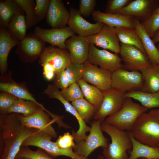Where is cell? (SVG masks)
I'll return each mask as SVG.
<instances>
[{
	"mask_svg": "<svg viewBox=\"0 0 159 159\" xmlns=\"http://www.w3.org/2000/svg\"><path fill=\"white\" fill-rule=\"evenodd\" d=\"M0 144L4 150L1 159H15L23 141L38 130L24 126L18 113L0 116Z\"/></svg>",
	"mask_w": 159,
	"mask_h": 159,
	"instance_id": "1",
	"label": "cell"
},
{
	"mask_svg": "<svg viewBox=\"0 0 159 159\" xmlns=\"http://www.w3.org/2000/svg\"><path fill=\"white\" fill-rule=\"evenodd\" d=\"M103 131L110 137L111 142L103 148L105 159H128L127 151L132 148L130 131L120 130L104 121L101 123Z\"/></svg>",
	"mask_w": 159,
	"mask_h": 159,
	"instance_id": "2",
	"label": "cell"
},
{
	"mask_svg": "<svg viewBox=\"0 0 159 159\" xmlns=\"http://www.w3.org/2000/svg\"><path fill=\"white\" fill-rule=\"evenodd\" d=\"M130 132L140 143L159 146V121L148 112L144 113L139 117Z\"/></svg>",
	"mask_w": 159,
	"mask_h": 159,
	"instance_id": "3",
	"label": "cell"
},
{
	"mask_svg": "<svg viewBox=\"0 0 159 159\" xmlns=\"http://www.w3.org/2000/svg\"><path fill=\"white\" fill-rule=\"evenodd\" d=\"M148 110L134 102L132 98L125 97L120 110L115 114L106 117L105 121L120 130L130 131L139 117Z\"/></svg>",
	"mask_w": 159,
	"mask_h": 159,
	"instance_id": "4",
	"label": "cell"
},
{
	"mask_svg": "<svg viewBox=\"0 0 159 159\" xmlns=\"http://www.w3.org/2000/svg\"><path fill=\"white\" fill-rule=\"evenodd\" d=\"M102 122L94 120L91 123L89 134L83 140L75 143L73 150L79 155L87 158L95 149L99 147L103 148L107 147L108 139L102 133Z\"/></svg>",
	"mask_w": 159,
	"mask_h": 159,
	"instance_id": "5",
	"label": "cell"
},
{
	"mask_svg": "<svg viewBox=\"0 0 159 159\" xmlns=\"http://www.w3.org/2000/svg\"><path fill=\"white\" fill-rule=\"evenodd\" d=\"M52 138L51 137L38 130L26 138L23 142L21 146L37 147L54 157L62 155L69 157L72 159H88L77 154L73 150L63 149L60 148L55 142L51 140Z\"/></svg>",
	"mask_w": 159,
	"mask_h": 159,
	"instance_id": "6",
	"label": "cell"
},
{
	"mask_svg": "<svg viewBox=\"0 0 159 159\" xmlns=\"http://www.w3.org/2000/svg\"><path fill=\"white\" fill-rule=\"evenodd\" d=\"M142 86V75L140 71L121 68L112 73V88L125 93L129 91L141 90Z\"/></svg>",
	"mask_w": 159,
	"mask_h": 159,
	"instance_id": "7",
	"label": "cell"
},
{
	"mask_svg": "<svg viewBox=\"0 0 159 159\" xmlns=\"http://www.w3.org/2000/svg\"><path fill=\"white\" fill-rule=\"evenodd\" d=\"M87 61L112 73L117 69L124 68L122 59L118 54L105 49H99L92 44L89 45Z\"/></svg>",
	"mask_w": 159,
	"mask_h": 159,
	"instance_id": "8",
	"label": "cell"
},
{
	"mask_svg": "<svg viewBox=\"0 0 159 159\" xmlns=\"http://www.w3.org/2000/svg\"><path fill=\"white\" fill-rule=\"evenodd\" d=\"M102 92L104 97L102 103L93 118L94 120L102 122L106 117L115 114L120 110L125 98V93L112 88Z\"/></svg>",
	"mask_w": 159,
	"mask_h": 159,
	"instance_id": "9",
	"label": "cell"
},
{
	"mask_svg": "<svg viewBox=\"0 0 159 159\" xmlns=\"http://www.w3.org/2000/svg\"><path fill=\"white\" fill-rule=\"evenodd\" d=\"M120 44L119 54L124 69L140 72L152 65L146 54L136 47L120 43Z\"/></svg>",
	"mask_w": 159,
	"mask_h": 159,
	"instance_id": "10",
	"label": "cell"
},
{
	"mask_svg": "<svg viewBox=\"0 0 159 159\" xmlns=\"http://www.w3.org/2000/svg\"><path fill=\"white\" fill-rule=\"evenodd\" d=\"M19 120L22 124L26 127L39 130L52 138L57 137V134L52 124L55 121L50 118V116L39 107L32 115L27 117L18 113Z\"/></svg>",
	"mask_w": 159,
	"mask_h": 159,
	"instance_id": "11",
	"label": "cell"
},
{
	"mask_svg": "<svg viewBox=\"0 0 159 159\" xmlns=\"http://www.w3.org/2000/svg\"><path fill=\"white\" fill-rule=\"evenodd\" d=\"M90 44H93L114 53L119 54L120 45L115 28L104 24L97 34L86 37Z\"/></svg>",
	"mask_w": 159,
	"mask_h": 159,
	"instance_id": "12",
	"label": "cell"
},
{
	"mask_svg": "<svg viewBox=\"0 0 159 159\" xmlns=\"http://www.w3.org/2000/svg\"><path fill=\"white\" fill-rule=\"evenodd\" d=\"M82 79L102 91L111 88L112 72L102 69L87 61L83 64Z\"/></svg>",
	"mask_w": 159,
	"mask_h": 159,
	"instance_id": "13",
	"label": "cell"
},
{
	"mask_svg": "<svg viewBox=\"0 0 159 159\" xmlns=\"http://www.w3.org/2000/svg\"><path fill=\"white\" fill-rule=\"evenodd\" d=\"M45 42L34 33L26 34L17 46L16 52L25 58L26 61L32 62L40 57L44 51Z\"/></svg>",
	"mask_w": 159,
	"mask_h": 159,
	"instance_id": "14",
	"label": "cell"
},
{
	"mask_svg": "<svg viewBox=\"0 0 159 159\" xmlns=\"http://www.w3.org/2000/svg\"><path fill=\"white\" fill-rule=\"evenodd\" d=\"M69 52L57 47L50 46L46 47L40 57L39 63H47L52 66L56 74L65 69L71 62Z\"/></svg>",
	"mask_w": 159,
	"mask_h": 159,
	"instance_id": "15",
	"label": "cell"
},
{
	"mask_svg": "<svg viewBox=\"0 0 159 159\" xmlns=\"http://www.w3.org/2000/svg\"><path fill=\"white\" fill-rule=\"evenodd\" d=\"M69 12L67 24L79 36L86 37L95 35L100 31L104 24L100 22L92 24L87 21L82 17L78 9L74 7L70 8Z\"/></svg>",
	"mask_w": 159,
	"mask_h": 159,
	"instance_id": "16",
	"label": "cell"
},
{
	"mask_svg": "<svg viewBox=\"0 0 159 159\" xmlns=\"http://www.w3.org/2000/svg\"><path fill=\"white\" fill-rule=\"evenodd\" d=\"M34 33L45 42L63 49H67L66 41L75 35V33L69 26L62 29H48L37 26L34 29Z\"/></svg>",
	"mask_w": 159,
	"mask_h": 159,
	"instance_id": "17",
	"label": "cell"
},
{
	"mask_svg": "<svg viewBox=\"0 0 159 159\" xmlns=\"http://www.w3.org/2000/svg\"><path fill=\"white\" fill-rule=\"evenodd\" d=\"M159 0H132L118 14L132 16L142 21L152 14L159 6Z\"/></svg>",
	"mask_w": 159,
	"mask_h": 159,
	"instance_id": "18",
	"label": "cell"
},
{
	"mask_svg": "<svg viewBox=\"0 0 159 159\" xmlns=\"http://www.w3.org/2000/svg\"><path fill=\"white\" fill-rule=\"evenodd\" d=\"M70 16L69 12L61 0H51L46 16V22L53 28L66 27Z\"/></svg>",
	"mask_w": 159,
	"mask_h": 159,
	"instance_id": "19",
	"label": "cell"
},
{
	"mask_svg": "<svg viewBox=\"0 0 159 159\" xmlns=\"http://www.w3.org/2000/svg\"><path fill=\"white\" fill-rule=\"evenodd\" d=\"M71 61L83 64L87 60L90 44L86 37L75 35L65 41Z\"/></svg>",
	"mask_w": 159,
	"mask_h": 159,
	"instance_id": "20",
	"label": "cell"
},
{
	"mask_svg": "<svg viewBox=\"0 0 159 159\" xmlns=\"http://www.w3.org/2000/svg\"><path fill=\"white\" fill-rule=\"evenodd\" d=\"M92 15L96 22H102L115 28H135L132 16L119 14H107L99 10H95Z\"/></svg>",
	"mask_w": 159,
	"mask_h": 159,
	"instance_id": "21",
	"label": "cell"
},
{
	"mask_svg": "<svg viewBox=\"0 0 159 159\" xmlns=\"http://www.w3.org/2000/svg\"><path fill=\"white\" fill-rule=\"evenodd\" d=\"M135 28L141 40L145 53L151 64L159 65V51L152 39L149 36L142 26L140 21L133 17Z\"/></svg>",
	"mask_w": 159,
	"mask_h": 159,
	"instance_id": "22",
	"label": "cell"
},
{
	"mask_svg": "<svg viewBox=\"0 0 159 159\" xmlns=\"http://www.w3.org/2000/svg\"><path fill=\"white\" fill-rule=\"evenodd\" d=\"M9 35L18 41L23 40L26 36L27 29L26 15L22 9L13 16L6 28Z\"/></svg>",
	"mask_w": 159,
	"mask_h": 159,
	"instance_id": "23",
	"label": "cell"
},
{
	"mask_svg": "<svg viewBox=\"0 0 159 159\" xmlns=\"http://www.w3.org/2000/svg\"><path fill=\"white\" fill-rule=\"evenodd\" d=\"M19 42L11 37L6 28L0 27V70L2 75L5 73L7 70L9 52Z\"/></svg>",
	"mask_w": 159,
	"mask_h": 159,
	"instance_id": "24",
	"label": "cell"
},
{
	"mask_svg": "<svg viewBox=\"0 0 159 159\" xmlns=\"http://www.w3.org/2000/svg\"><path fill=\"white\" fill-rule=\"evenodd\" d=\"M0 90L2 92L11 94L19 98L33 101L40 105L46 112L48 110L42 104L37 101L25 87L11 79L9 80L1 81Z\"/></svg>",
	"mask_w": 159,
	"mask_h": 159,
	"instance_id": "25",
	"label": "cell"
},
{
	"mask_svg": "<svg viewBox=\"0 0 159 159\" xmlns=\"http://www.w3.org/2000/svg\"><path fill=\"white\" fill-rule=\"evenodd\" d=\"M142 77L141 91L148 93L159 91V65H151L140 71Z\"/></svg>",
	"mask_w": 159,
	"mask_h": 159,
	"instance_id": "26",
	"label": "cell"
},
{
	"mask_svg": "<svg viewBox=\"0 0 159 159\" xmlns=\"http://www.w3.org/2000/svg\"><path fill=\"white\" fill-rule=\"evenodd\" d=\"M131 138L132 147L128 159H138L139 158L159 159V146L153 147L140 143L131 135Z\"/></svg>",
	"mask_w": 159,
	"mask_h": 159,
	"instance_id": "27",
	"label": "cell"
},
{
	"mask_svg": "<svg viewBox=\"0 0 159 159\" xmlns=\"http://www.w3.org/2000/svg\"><path fill=\"white\" fill-rule=\"evenodd\" d=\"M115 29L120 43L135 46L145 54L141 39L135 28L117 27Z\"/></svg>",
	"mask_w": 159,
	"mask_h": 159,
	"instance_id": "28",
	"label": "cell"
},
{
	"mask_svg": "<svg viewBox=\"0 0 159 159\" xmlns=\"http://www.w3.org/2000/svg\"><path fill=\"white\" fill-rule=\"evenodd\" d=\"M124 96L137 100L148 110L159 108V91L151 93L135 90L126 92Z\"/></svg>",
	"mask_w": 159,
	"mask_h": 159,
	"instance_id": "29",
	"label": "cell"
},
{
	"mask_svg": "<svg viewBox=\"0 0 159 159\" xmlns=\"http://www.w3.org/2000/svg\"><path fill=\"white\" fill-rule=\"evenodd\" d=\"M77 83L82 90L84 98L93 105L98 111L103 99L104 95L102 91L96 87L89 84L82 79Z\"/></svg>",
	"mask_w": 159,
	"mask_h": 159,
	"instance_id": "30",
	"label": "cell"
},
{
	"mask_svg": "<svg viewBox=\"0 0 159 159\" xmlns=\"http://www.w3.org/2000/svg\"><path fill=\"white\" fill-rule=\"evenodd\" d=\"M22 9L15 0H0V27L6 28L14 14Z\"/></svg>",
	"mask_w": 159,
	"mask_h": 159,
	"instance_id": "31",
	"label": "cell"
},
{
	"mask_svg": "<svg viewBox=\"0 0 159 159\" xmlns=\"http://www.w3.org/2000/svg\"><path fill=\"white\" fill-rule=\"evenodd\" d=\"M72 105L86 123H90L97 111L95 107L84 98L72 102Z\"/></svg>",
	"mask_w": 159,
	"mask_h": 159,
	"instance_id": "32",
	"label": "cell"
},
{
	"mask_svg": "<svg viewBox=\"0 0 159 159\" xmlns=\"http://www.w3.org/2000/svg\"><path fill=\"white\" fill-rule=\"evenodd\" d=\"M39 107H42L33 101L19 98L9 110L8 114L17 113L25 117L29 116L35 113Z\"/></svg>",
	"mask_w": 159,
	"mask_h": 159,
	"instance_id": "33",
	"label": "cell"
},
{
	"mask_svg": "<svg viewBox=\"0 0 159 159\" xmlns=\"http://www.w3.org/2000/svg\"><path fill=\"white\" fill-rule=\"evenodd\" d=\"M25 13L27 29L31 28L38 22L35 12V2L34 0H15Z\"/></svg>",
	"mask_w": 159,
	"mask_h": 159,
	"instance_id": "34",
	"label": "cell"
},
{
	"mask_svg": "<svg viewBox=\"0 0 159 159\" xmlns=\"http://www.w3.org/2000/svg\"><path fill=\"white\" fill-rule=\"evenodd\" d=\"M140 23L149 36L153 38L159 31V11L156 9L149 17Z\"/></svg>",
	"mask_w": 159,
	"mask_h": 159,
	"instance_id": "35",
	"label": "cell"
},
{
	"mask_svg": "<svg viewBox=\"0 0 159 159\" xmlns=\"http://www.w3.org/2000/svg\"><path fill=\"white\" fill-rule=\"evenodd\" d=\"M83 72V64L72 62L65 69V73L69 80L70 85L75 82L77 83L82 79Z\"/></svg>",
	"mask_w": 159,
	"mask_h": 159,
	"instance_id": "36",
	"label": "cell"
},
{
	"mask_svg": "<svg viewBox=\"0 0 159 159\" xmlns=\"http://www.w3.org/2000/svg\"><path fill=\"white\" fill-rule=\"evenodd\" d=\"M59 92L64 98L69 102L84 98L82 90L77 82L70 84L68 87Z\"/></svg>",
	"mask_w": 159,
	"mask_h": 159,
	"instance_id": "37",
	"label": "cell"
},
{
	"mask_svg": "<svg viewBox=\"0 0 159 159\" xmlns=\"http://www.w3.org/2000/svg\"><path fill=\"white\" fill-rule=\"evenodd\" d=\"M39 148L35 151L28 146H21L15 158H24L29 159H53Z\"/></svg>",
	"mask_w": 159,
	"mask_h": 159,
	"instance_id": "38",
	"label": "cell"
},
{
	"mask_svg": "<svg viewBox=\"0 0 159 159\" xmlns=\"http://www.w3.org/2000/svg\"><path fill=\"white\" fill-rule=\"evenodd\" d=\"M19 98L14 95L4 92L0 94V115L8 114L9 108Z\"/></svg>",
	"mask_w": 159,
	"mask_h": 159,
	"instance_id": "39",
	"label": "cell"
},
{
	"mask_svg": "<svg viewBox=\"0 0 159 159\" xmlns=\"http://www.w3.org/2000/svg\"><path fill=\"white\" fill-rule=\"evenodd\" d=\"M131 0H109L107 1L105 13L109 14H118Z\"/></svg>",
	"mask_w": 159,
	"mask_h": 159,
	"instance_id": "40",
	"label": "cell"
},
{
	"mask_svg": "<svg viewBox=\"0 0 159 159\" xmlns=\"http://www.w3.org/2000/svg\"><path fill=\"white\" fill-rule=\"evenodd\" d=\"M35 12L37 20L40 22L46 17L50 0H36Z\"/></svg>",
	"mask_w": 159,
	"mask_h": 159,
	"instance_id": "41",
	"label": "cell"
},
{
	"mask_svg": "<svg viewBox=\"0 0 159 159\" xmlns=\"http://www.w3.org/2000/svg\"><path fill=\"white\" fill-rule=\"evenodd\" d=\"M74 138L69 132L59 136L55 142L56 145L63 149L73 150L75 146Z\"/></svg>",
	"mask_w": 159,
	"mask_h": 159,
	"instance_id": "42",
	"label": "cell"
},
{
	"mask_svg": "<svg viewBox=\"0 0 159 159\" xmlns=\"http://www.w3.org/2000/svg\"><path fill=\"white\" fill-rule=\"evenodd\" d=\"M97 4L95 0H80L79 11L83 16L87 17L92 14Z\"/></svg>",
	"mask_w": 159,
	"mask_h": 159,
	"instance_id": "43",
	"label": "cell"
},
{
	"mask_svg": "<svg viewBox=\"0 0 159 159\" xmlns=\"http://www.w3.org/2000/svg\"><path fill=\"white\" fill-rule=\"evenodd\" d=\"M53 84L59 89H60L61 90L65 89L69 86L70 82L65 73V69L56 74Z\"/></svg>",
	"mask_w": 159,
	"mask_h": 159,
	"instance_id": "44",
	"label": "cell"
},
{
	"mask_svg": "<svg viewBox=\"0 0 159 159\" xmlns=\"http://www.w3.org/2000/svg\"><path fill=\"white\" fill-rule=\"evenodd\" d=\"M41 65L43 67V74L45 79L49 81L53 79L55 74L54 67L47 63L43 64Z\"/></svg>",
	"mask_w": 159,
	"mask_h": 159,
	"instance_id": "45",
	"label": "cell"
},
{
	"mask_svg": "<svg viewBox=\"0 0 159 159\" xmlns=\"http://www.w3.org/2000/svg\"><path fill=\"white\" fill-rule=\"evenodd\" d=\"M148 113L159 121V108L151 110Z\"/></svg>",
	"mask_w": 159,
	"mask_h": 159,
	"instance_id": "46",
	"label": "cell"
},
{
	"mask_svg": "<svg viewBox=\"0 0 159 159\" xmlns=\"http://www.w3.org/2000/svg\"><path fill=\"white\" fill-rule=\"evenodd\" d=\"M152 39L155 44L159 42V31L155 36L152 38Z\"/></svg>",
	"mask_w": 159,
	"mask_h": 159,
	"instance_id": "47",
	"label": "cell"
},
{
	"mask_svg": "<svg viewBox=\"0 0 159 159\" xmlns=\"http://www.w3.org/2000/svg\"><path fill=\"white\" fill-rule=\"evenodd\" d=\"M97 159H105L103 155H100L98 156Z\"/></svg>",
	"mask_w": 159,
	"mask_h": 159,
	"instance_id": "48",
	"label": "cell"
},
{
	"mask_svg": "<svg viewBox=\"0 0 159 159\" xmlns=\"http://www.w3.org/2000/svg\"><path fill=\"white\" fill-rule=\"evenodd\" d=\"M15 159H29L24 158L20 157V158H15Z\"/></svg>",
	"mask_w": 159,
	"mask_h": 159,
	"instance_id": "49",
	"label": "cell"
},
{
	"mask_svg": "<svg viewBox=\"0 0 159 159\" xmlns=\"http://www.w3.org/2000/svg\"><path fill=\"white\" fill-rule=\"evenodd\" d=\"M157 47L158 49V50H159V44H158V46Z\"/></svg>",
	"mask_w": 159,
	"mask_h": 159,
	"instance_id": "50",
	"label": "cell"
},
{
	"mask_svg": "<svg viewBox=\"0 0 159 159\" xmlns=\"http://www.w3.org/2000/svg\"><path fill=\"white\" fill-rule=\"evenodd\" d=\"M157 9L159 11V6L157 8Z\"/></svg>",
	"mask_w": 159,
	"mask_h": 159,
	"instance_id": "51",
	"label": "cell"
},
{
	"mask_svg": "<svg viewBox=\"0 0 159 159\" xmlns=\"http://www.w3.org/2000/svg\"><path fill=\"white\" fill-rule=\"evenodd\" d=\"M140 159H148L146 158H140Z\"/></svg>",
	"mask_w": 159,
	"mask_h": 159,
	"instance_id": "52",
	"label": "cell"
},
{
	"mask_svg": "<svg viewBox=\"0 0 159 159\" xmlns=\"http://www.w3.org/2000/svg\"></svg>",
	"mask_w": 159,
	"mask_h": 159,
	"instance_id": "53",
	"label": "cell"
}]
</instances>
